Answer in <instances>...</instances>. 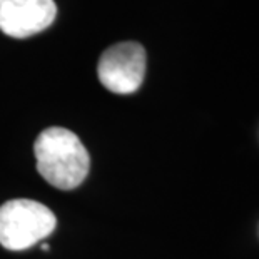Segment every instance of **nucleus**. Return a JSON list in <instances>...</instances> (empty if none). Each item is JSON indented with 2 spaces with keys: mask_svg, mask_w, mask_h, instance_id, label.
Listing matches in <instances>:
<instances>
[{
  "mask_svg": "<svg viewBox=\"0 0 259 259\" xmlns=\"http://www.w3.org/2000/svg\"><path fill=\"white\" fill-rule=\"evenodd\" d=\"M34 154L38 174L57 189H75L89 174V152L69 129L49 127L42 131L35 141Z\"/></svg>",
  "mask_w": 259,
  "mask_h": 259,
  "instance_id": "nucleus-1",
  "label": "nucleus"
},
{
  "mask_svg": "<svg viewBox=\"0 0 259 259\" xmlns=\"http://www.w3.org/2000/svg\"><path fill=\"white\" fill-rule=\"evenodd\" d=\"M51 209L32 199H12L0 206V244L10 251L29 249L56 229Z\"/></svg>",
  "mask_w": 259,
  "mask_h": 259,
  "instance_id": "nucleus-2",
  "label": "nucleus"
},
{
  "mask_svg": "<svg viewBox=\"0 0 259 259\" xmlns=\"http://www.w3.org/2000/svg\"><path fill=\"white\" fill-rule=\"evenodd\" d=\"M97 75L107 91L120 96L134 94L146 75V51L137 42H120L101 56Z\"/></svg>",
  "mask_w": 259,
  "mask_h": 259,
  "instance_id": "nucleus-3",
  "label": "nucleus"
},
{
  "mask_svg": "<svg viewBox=\"0 0 259 259\" xmlns=\"http://www.w3.org/2000/svg\"><path fill=\"white\" fill-rule=\"evenodd\" d=\"M56 15L54 0H0V30L14 38H25L46 30Z\"/></svg>",
  "mask_w": 259,
  "mask_h": 259,
  "instance_id": "nucleus-4",
  "label": "nucleus"
},
{
  "mask_svg": "<svg viewBox=\"0 0 259 259\" xmlns=\"http://www.w3.org/2000/svg\"><path fill=\"white\" fill-rule=\"evenodd\" d=\"M40 249H42L44 252H47V251H49V246H47V244H42V246H40Z\"/></svg>",
  "mask_w": 259,
  "mask_h": 259,
  "instance_id": "nucleus-5",
  "label": "nucleus"
}]
</instances>
